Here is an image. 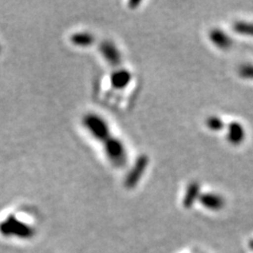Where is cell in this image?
Instances as JSON below:
<instances>
[{
	"instance_id": "cell-1",
	"label": "cell",
	"mask_w": 253,
	"mask_h": 253,
	"mask_svg": "<svg viewBox=\"0 0 253 253\" xmlns=\"http://www.w3.org/2000/svg\"><path fill=\"white\" fill-rule=\"evenodd\" d=\"M84 126L92 136L98 140H108L110 136L109 126L104 118L96 114H88L84 117Z\"/></svg>"
},
{
	"instance_id": "cell-2",
	"label": "cell",
	"mask_w": 253,
	"mask_h": 253,
	"mask_svg": "<svg viewBox=\"0 0 253 253\" xmlns=\"http://www.w3.org/2000/svg\"><path fill=\"white\" fill-rule=\"evenodd\" d=\"M0 232L4 235H17L19 237H30L34 233L33 229L16 219L14 216L6 217L0 224Z\"/></svg>"
},
{
	"instance_id": "cell-3",
	"label": "cell",
	"mask_w": 253,
	"mask_h": 253,
	"mask_svg": "<svg viewBox=\"0 0 253 253\" xmlns=\"http://www.w3.org/2000/svg\"><path fill=\"white\" fill-rule=\"evenodd\" d=\"M106 154L110 162L114 164L116 167H123L126 162V154L124 145L121 140L115 138H109L106 140Z\"/></svg>"
},
{
	"instance_id": "cell-4",
	"label": "cell",
	"mask_w": 253,
	"mask_h": 253,
	"mask_svg": "<svg viewBox=\"0 0 253 253\" xmlns=\"http://www.w3.org/2000/svg\"><path fill=\"white\" fill-rule=\"evenodd\" d=\"M149 164V160L146 155H141L137 158V161L134 164L131 171L129 172L128 176H126L125 180V186L128 189H132L137 185L138 181L140 180L142 174L145 173L147 166Z\"/></svg>"
},
{
	"instance_id": "cell-5",
	"label": "cell",
	"mask_w": 253,
	"mask_h": 253,
	"mask_svg": "<svg viewBox=\"0 0 253 253\" xmlns=\"http://www.w3.org/2000/svg\"><path fill=\"white\" fill-rule=\"evenodd\" d=\"M99 50H100V53L102 54V56H104L106 60L109 63H111V65L112 66L120 65L122 61L121 53L113 42H104L99 45Z\"/></svg>"
},
{
	"instance_id": "cell-6",
	"label": "cell",
	"mask_w": 253,
	"mask_h": 253,
	"mask_svg": "<svg viewBox=\"0 0 253 253\" xmlns=\"http://www.w3.org/2000/svg\"><path fill=\"white\" fill-rule=\"evenodd\" d=\"M245 132L243 126L239 123H231L228 126V136L227 139L232 145H240L241 142L245 139Z\"/></svg>"
},
{
	"instance_id": "cell-7",
	"label": "cell",
	"mask_w": 253,
	"mask_h": 253,
	"mask_svg": "<svg viewBox=\"0 0 253 253\" xmlns=\"http://www.w3.org/2000/svg\"><path fill=\"white\" fill-rule=\"evenodd\" d=\"M210 39L211 42L214 43L219 49H229L232 45V41L231 38L229 37L228 35H226L221 30H213L210 32Z\"/></svg>"
},
{
	"instance_id": "cell-8",
	"label": "cell",
	"mask_w": 253,
	"mask_h": 253,
	"mask_svg": "<svg viewBox=\"0 0 253 253\" xmlns=\"http://www.w3.org/2000/svg\"><path fill=\"white\" fill-rule=\"evenodd\" d=\"M131 81V74L126 70H117L111 76V84L115 89H124L129 84Z\"/></svg>"
},
{
	"instance_id": "cell-9",
	"label": "cell",
	"mask_w": 253,
	"mask_h": 253,
	"mask_svg": "<svg viewBox=\"0 0 253 253\" xmlns=\"http://www.w3.org/2000/svg\"><path fill=\"white\" fill-rule=\"evenodd\" d=\"M200 202L205 207L213 210H218L223 208L224 206V200L223 197L216 195L214 193H205L202 196H200Z\"/></svg>"
},
{
	"instance_id": "cell-10",
	"label": "cell",
	"mask_w": 253,
	"mask_h": 253,
	"mask_svg": "<svg viewBox=\"0 0 253 253\" xmlns=\"http://www.w3.org/2000/svg\"><path fill=\"white\" fill-rule=\"evenodd\" d=\"M95 38L90 33L86 32H82V33H76L72 37H71V42L73 44L78 46H89L92 43H94Z\"/></svg>"
},
{
	"instance_id": "cell-11",
	"label": "cell",
	"mask_w": 253,
	"mask_h": 253,
	"mask_svg": "<svg viewBox=\"0 0 253 253\" xmlns=\"http://www.w3.org/2000/svg\"><path fill=\"white\" fill-rule=\"evenodd\" d=\"M200 194V185L197 183H191L189 185L187 191H186V195H185V199H184V205L186 207H190L194 201L199 197Z\"/></svg>"
},
{
	"instance_id": "cell-12",
	"label": "cell",
	"mask_w": 253,
	"mask_h": 253,
	"mask_svg": "<svg viewBox=\"0 0 253 253\" xmlns=\"http://www.w3.org/2000/svg\"><path fill=\"white\" fill-rule=\"evenodd\" d=\"M206 124H207L208 128L210 130H213V131H218V130H221V129L224 128L223 121H221L220 118L215 117V116L209 117L208 120H207V122H206Z\"/></svg>"
},
{
	"instance_id": "cell-13",
	"label": "cell",
	"mask_w": 253,
	"mask_h": 253,
	"mask_svg": "<svg viewBox=\"0 0 253 253\" xmlns=\"http://www.w3.org/2000/svg\"><path fill=\"white\" fill-rule=\"evenodd\" d=\"M234 30L239 32L241 34H247V35H253V26L252 25H247V23H236Z\"/></svg>"
},
{
	"instance_id": "cell-14",
	"label": "cell",
	"mask_w": 253,
	"mask_h": 253,
	"mask_svg": "<svg viewBox=\"0 0 253 253\" xmlns=\"http://www.w3.org/2000/svg\"><path fill=\"white\" fill-rule=\"evenodd\" d=\"M239 73L243 78L253 79V66H251V65L242 66L239 70Z\"/></svg>"
},
{
	"instance_id": "cell-15",
	"label": "cell",
	"mask_w": 253,
	"mask_h": 253,
	"mask_svg": "<svg viewBox=\"0 0 253 253\" xmlns=\"http://www.w3.org/2000/svg\"><path fill=\"white\" fill-rule=\"evenodd\" d=\"M0 50H1V47H0Z\"/></svg>"
}]
</instances>
